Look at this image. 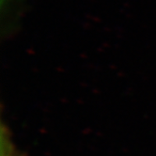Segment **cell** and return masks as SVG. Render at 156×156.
I'll return each instance as SVG.
<instances>
[{"mask_svg":"<svg viewBox=\"0 0 156 156\" xmlns=\"http://www.w3.org/2000/svg\"><path fill=\"white\" fill-rule=\"evenodd\" d=\"M1 156H24L13 144L8 130L2 129L1 133Z\"/></svg>","mask_w":156,"mask_h":156,"instance_id":"6da1fadb","label":"cell"}]
</instances>
